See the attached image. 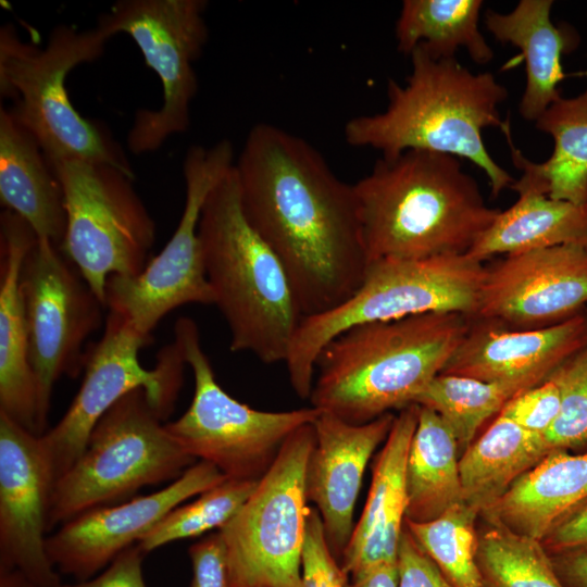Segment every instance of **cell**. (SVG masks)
<instances>
[{
    "mask_svg": "<svg viewBox=\"0 0 587 587\" xmlns=\"http://www.w3.org/2000/svg\"><path fill=\"white\" fill-rule=\"evenodd\" d=\"M510 188L517 192V200L499 212L466 254L484 262L558 246L587 249V202L553 199L521 177Z\"/></svg>",
    "mask_w": 587,
    "mask_h": 587,
    "instance_id": "cell-25",
    "label": "cell"
},
{
    "mask_svg": "<svg viewBox=\"0 0 587 587\" xmlns=\"http://www.w3.org/2000/svg\"><path fill=\"white\" fill-rule=\"evenodd\" d=\"M20 285L41 436L53 386L61 376L76 378L84 371L85 344L100 327L105 305L61 248L45 238L26 253Z\"/></svg>",
    "mask_w": 587,
    "mask_h": 587,
    "instance_id": "cell-15",
    "label": "cell"
},
{
    "mask_svg": "<svg viewBox=\"0 0 587 587\" xmlns=\"http://www.w3.org/2000/svg\"><path fill=\"white\" fill-rule=\"evenodd\" d=\"M258 480L227 478L165 515L137 546L147 554L167 544L222 528L253 492Z\"/></svg>",
    "mask_w": 587,
    "mask_h": 587,
    "instance_id": "cell-34",
    "label": "cell"
},
{
    "mask_svg": "<svg viewBox=\"0 0 587 587\" xmlns=\"http://www.w3.org/2000/svg\"><path fill=\"white\" fill-rule=\"evenodd\" d=\"M204 0H120L99 16L97 27L109 38L128 35L159 77L162 103L139 109L127 134L135 154L158 150L190 126V105L198 90L193 63L201 55L209 30Z\"/></svg>",
    "mask_w": 587,
    "mask_h": 587,
    "instance_id": "cell-12",
    "label": "cell"
},
{
    "mask_svg": "<svg viewBox=\"0 0 587 587\" xmlns=\"http://www.w3.org/2000/svg\"><path fill=\"white\" fill-rule=\"evenodd\" d=\"M234 164V147L227 139L211 147L191 146L183 165L184 209L173 235L138 275L108 278L105 308L141 336L151 338L159 322L180 305L213 304L198 227L209 193Z\"/></svg>",
    "mask_w": 587,
    "mask_h": 587,
    "instance_id": "cell-13",
    "label": "cell"
},
{
    "mask_svg": "<svg viewBox=\"0 0 587 587\" xmlns=\"http://www.w3.org/2000/svg\"><path fill=\"white\" fill-rule=\"evenodd\" d=\"M110 38L97 26L59 25L45 48L22 41L13 26L0 32V92L14 104L13 118L37 141L49 162L80 160L135 174L108 130L83 117L66 89L68 73L101 57Z\"/></svg>",
    "mask_w": 587,
    "mask_h": 587,
    "instance_id": "cell-6",
    "label": "cell"
},
{
    "mask_svg": "<svg viewBox=\"0 0 587 587\" xmlns=\"http://www.w3.org/2000/svg\"><path fill=\"white\" fill-rule=\"evenodd\" d=\"M225 479L213 464L198 461L162 489L86 511L62 524L47 537L48 555L59 572L77 582L89 579L173 509Z\"/></svg>",
    "mask_w": 587,
    "mask_h": 587,
    "instance_id": "cell-17",
    "label": "cell"
},
{
    "mask_svg": "<svg viewBox=\"0 0 587 587\" xmlns=\"http://www.w3.org/2000/svg\"><path fill=\"white\" fill-rule=\"evenodd\" d=\"M198 233L229 349L285 363L303 315L282 263L245 215L234 166L209 193Z\"/></svg>",
    "mask_w": 587,
    "mask_h": 587,
    "instance_id": "cell-5",
    "label": "cell"
},
{
    "mask_svg": "<svg viewBox=\"0 0 587 587\" xmlns=\"http://www.w3.org/2000/svg\"><path fill=\"white\" fill-rule=\"evenodd\" d=\"M49 163L64 197L61 250L105 305L110 276H136L147 265L155 223L133 187L134 178L120 168L80 160Z\"/></svg>",
    "mask_w": 587,
    "mask_h": 587,
    "instance_id": "cell-11",
    "label": "cell"
},
{
    "mask_svg": "<svg viewBox=\"0 0 587 587\" xmlns=\"http://www.w3.org/2000/svg\"><path fill=\"white\" fill-rule=\"evenodd\" d=\"M459 462V447L451 429L435 411L419 405L405 465V520L429 522L465 502Z\"/></svg>",
    "mask_w": 587,
    "mask_h": 587,
    "instance_id": "cell-28",
    "label": "cell"
},
{
    "mask_svg": "<svg viewBox=\"0 0 587 587\" xmlns=\"http://www.w3.org/2000/svg\"><path fill=\"white\" fill-rule=\"evenodd\" d=\"M476 565L483 587H564L540 540L479 515Z\"/></svg>",
    "mask_w": 587,
    "mask_h": 587,
    "instance_id": "cell-31",
    "label": "cell"
},
{
    "mask_svg": "<svg viewBox=\"0 0 587 587\" xmlns=\"http://www.w3.org/2000/svg\"><path fill=\"white\" fill-rule=\"evenodd\" d=\"M347 578L326 541L320 513L311 508L302 551L301 587H347Z\"/></svg>",
    "mask_w": 587,
    "mask_h": 587,
    "instance_id": "cell-36",
    "label": "cell"
},
{
    "mask_svg": "<svg viewBox=\"0 0 587 587\" xmlns=\"http://www.w3.org/2000/svg\"><path fill=\"white\" fill-rule=\"evenodd\" d=\"M485 267L466 253L372 262L350 299L300 323L285 361L294 391L301 399L310 398L319 353L354 325L433 312L473 317Z\"/></svg>",
    "mask_w": 587,
    "mask_h": 587,
    "instance_id": "cell-7",
    "label": "cell"
},
{
    "mask_svg": "<svg viewBox=\"0 0 587 587\" xmlns=\"http://www.w3.org/2000/svg\"><path fill=\"white\" fill-rule=\"evenodd\" d=\"M353 189L370 264L467 253L500 212L461 159L438 152L382 157Z\"/></svg>",
    "mask_w": 587,
    "mask_h": 587,
    "instance_id": "cell-2",
    "label": "cell"
},
{
    "mask_svg": "<svg viewBox=\"0 0 587 587\" xmlns=\"http://www.w3.org/2000/svg\"><path fill=\"white\" fill-rule=\"evenodd\" d=\"M0 587H40L18 569H0Z\"/></svg>",
    "mask_w": 587,
    "mask_h": 587,
    "instance_id": "cell-44",
    "label": "cell"
},
{
    "mask_svg": "<svg viewBox=\"0 0 587 587\" xmlns=\"http://www.w3.org/2000/svg\"><path fill=\"white\" fill-rule=\"evenodd\" d=\"M234 168L245 215L282 263L303 319L350 299L370 266L353 185L268 123L249 130Z\"/></svg>",
    "mask_w": 587,
    "mask_h": 587,
    "instance_id": "cell-1",
    "label": "cell"
},
{
    "mask_svg": "<svg viewBox=\"0 0 587 587\" xmlns=\"http://www.w3.org/2000/svg\"><path fill=\"white\" fill-rule=\"evenodd\" d=\"M478 517L461 502L433 521L405 520L404 526L453 587H483L475 560Z\"/></svg>",
    "mask_w": 587,
    "mask_h": 587,
    "instance_id": "cell-33",
    "label": "cell"
},
{
    "mask_svg": "<svg viewBox=\"0 0 587 587\" xmlns=\"http://www.w3.org/2000/svg\"><path fill=\"white\" fill-rule=\"evenodd\" d=\"M163 421L143 388L113 404L54 484L48 532L86 511L128 500L142 487L171 483L196 463Z\"/></svg>",
    "mask_w": 587,
    "mask_h": 587,
    "instance_id": "cell-8",
    "label": "cell"
},
{
    "mask_svg": "<svg viewBox=\"0 0 587 587\" xmlns=\"http://www.w3.org/2000/svg\"><path fill=\"white\" fill-rule=\"evenodd\" d=\"M540 542L549 555L587 550V500L557 521Z\"/></svg>",
    "mask_w": 587,
    "mask_h": 587,
    "instance_id": "cell-41",
    "label": "cell"
},
{
    "mask_svg": "<svg viewBox=\"0 0 587 587\" xmlns=\"http://www.w3.org/2000/svg\"><path fill=\"white\" fill-rule=\"evenodd\" d=\"M548 451L544 437L498 414L460 455L464 501L479 514L497 502Z\"/></svg>",
    "mask_w": 587,
    "mask_h": 587,
    "instance_id": "cell-29",
    "label": "cell"
},
{
    "mask_svg": "<svg viewBox=\"0 0 587 587\" xmlns=\"http://www.w3.org/2000/svg\"><path fill=\"white\" fill-rule=\"evenodd\" d=\"M53 489L39 436L0 412V569H18L40 587H60L47 552Z\"/></svg>",
    "mask_w": 587,
    "mask_h": 587,
    "instance_id": "cell-18",
    "label": "cell"
},
{
    "mask_svg": "<svg viewBox=\"0 0 587 587\" xmlns=\"http://www.w3.org/2000/svg\"><path fill=\"white\" fill-rule=\"evenodd\" d=\"M145 554L135 545L120 553L100 574L60 587H147L142 575Z\"/></svg>",
    "mask_w": 587,
    "mask_h": 587,
    "instance_id": "cell-40",
    "label": "cell"
},
{
    "mask_svg": "<svg viewBox=\"0 0 587 587\" xmlns=\"http://www.w3.org/2000/svg\"><path fill=\"white\" fill-rule=\"evenodd\" d=\"M587 346V311L539 329H509L471 317L469 330L441 373L512 388L517 395L545 382Z\"/></svg>",
    "mask_w": 587,
    "mask_h": 587,
    "instance_id": "cell-19",
    "label": "cell"
},
{
    "mask_svg": "<svg viewBox=\"0 0 587 587\" xmlns=\"http://www.w3.org/2000/svg\"><path fill=\"white\" fill-rule=\"evenodd\" d=\"M151 342L121 315L109 312L101 338L87 346L80 387L62 419L40 445L54 484L83 453L100 419L128 392L143 388L164 420L173 412L186 362L178 344L163 347L153 369H145L139 351Z\"/></svg>",
    "mask_w": 587,
    "mask_h": 587,
    "instance_id": "cell-14",
    "label": "cell"
},
{
    "mask_svg": "<svg viewBox=\"0 0 587 587\" xmlns=\"http://www.w3.org/2000/svg\"><path fill=\"white\" fill-rule=\"evenodd\" d=\"M586 308L587 249L558 246L503 255L486 265L473 319L509 329H539Z\"/></svg>",
    "mask_w": 587,
    "mask_h": 587,
    "instance_id": "cell-16",
    "label": "cell"
},
{
    "mask_svg": "<svg viewBox=\"0 0 587 587\" xmlns=\"http://www.w3.org/2000/svg\"><path fill=\"white\" fill-rule=\"evenodd\" d=\"M586 311H587V308H586Z\"/></svg>",
    "mask_w": 587,
    "mask_h": 587,
    "instance_id": "cell-45",
    "label": "cell"
},
{
    "mask_svg": "<svg viewBox=\"0 0 587 587\" xmlns=\"http://www.w3.org/2000/svg\"><path fill=\"white\" fill-rule=\"evenodd\" d=\"M174 340L191 369L193 396L186 412L165 424L167 430L189 455L213 464L227 478L259 480L286 439L314 423L321 411L313 407L260 411L229 396L217 383L190 317L176 321Z\"/></svg>",
    "mask_w": 587,
    "mask_h": 587,
    "instance_id": "cell-9",
    "label": "cell"
},
{
    "mask_svg": "<svg viewBox=\"0 0 587 587\" xmlns=\"http://www.w3.org/2000/svg\"><path fill=\"white\" fill-rule=\"evenodd\" d=\"M395 416L387 413L369 423L351 424L321 411L313 423L315 442L307 464V497L320 513L336 558L342 557L354 529L353 512L365 469L388 437Z\"/></svg>",
    "mask_w": 587,
    "mask_h": 587,
    "instance_id": "cell-20",
    "label": "cell"
},
{
    "mask_svg": "<svg viewBox=\"0 0 587 587\" xmlns=\"http://www.w3.org/2000/svg\"><path fill=\"white\" fill-rule=\"evenodd\" d=\"M587 500V452L550 450L479 515L541 540L552 525Z\"/></svg>",
    "mask_w": 587,
    "mask_h": 587,
    "instance_id": "cell-26",
    "label": "cell"
},
{
    "mask_svg": "<svg viewBox=\"0 0 587 587\" xmlns=\"http://www.w3.org/2000/svg\"><path fill=\"white\" fill-rule=\"evenodd\" d=\"M480 0H405L396 23L397 48L409 54L421 45L435 59L455 58L464 48L477 64L494 59L479 30Z\"/></svg>",
    "mask_w": 587,
    "mask_h": 587,
    "instance_id": "cell-30",
    "label": "cell"
},
{
    "mask_svg": "<svg viewBox=\"0 0 587 587\" xmlns=\"http://www.w3.org/2000/svg\"><path fill=\"white\" fill-rule=\"evenodd\" d=\"M410 58L405 84H387L385 110L350 118L345 139L382 157L424 150L465 159L486 174L491 197H498L514 179L489 154L482 135L488 127L511 129L499 111L507 88L490 72L473 73L455 58L435 59L421 45Z\"/></svg>",
    "mask_w": 587,
    "mask_h": 587,
    "instance_id": "cell-3",
    "label": "cell"
},
{
    "mask_svg": "<svg viewBox=\"0 0 587 587\" xmlns=\"http://www.w3.org/2000/svg\"><path fill=\"white\" fill-rule=\"evenodd\" d=\"M313 423L295 430L239 511L218 529L230 587H301L311 507L305 473Z\"/></svg>",
    "mask_w": 587,
    "mask_h": 587,
    "instance_id": "cell-10",
    "label": "cell"
},
{
    "mask_svg": "<svg viewBox=\"0 0 587 587\" xmlns=\"http://www.w3.org/2000/svg\"><path fill=\"white\" fill-rule=\"evenodd\" d=\"M535 126L553 139L550 157L540 163L528 160L514 147L509 130L504 136L514 165L551 198L587 202V87L575 97H561Z\"/></svg>",
    "mask_w": 587,
    "mask_h": 587,
    "instance_id": "cell-27",
    "label": "cell"
},
{
    "mask_svg": "<svg viewBox=\"0 0 587 587\" xmlns=\"http://www.w3.org/2000/svg\"><path fill=\"white\" fill-rule=\"evenodd\" d=\"M417 419V404L400 410L374 461L364 509L341 557L340 565L351 579L375 566L397 563L408 505L405 465Z\"/></svg>",
    "mask_w": 587,
    "mask_h": 587,
    "instance_id": "cell-21",
    "label": "cell"
},
{
    "mask_svg": "<svg viewBox=\"0 0 587 587\" xmlns=\"http://www.w3.org/2000/svg\"><path fill=\"white\" fill-rule=\"evenodd\" d=\"M550 557L564 587H587V550Z\"/></svg>",
    "mask_w": 587,
    "mask_h": 587,
    "instance_id": "cell-42",
    "label": "cell"
},
{
    "mask_svg": "<svg viewBox=\"0 0 587 587\" xmlns=\"http://www.w3.org/2000/svg\"><path fill=\"white\" fill-rule=\"evenodd\" d=\"M398 587H453L404 526L397 555Z\"/></svg>",
    "mask_w": 587,
    "mask_h": 587,
    "instance_id": "cell-38",
    "label": "cell"
},
{
    "mask_svg": "<svg viewBox=\"0 0 587 587\" xmlns=\"http://www.w3.org/2000/svg\"><path fill=\"white\" fill-rule=\"evenodd\" d=\"M552 5L551 0H521L508 13L488 10L485 14L489 33L498 41L521 50L526 85L519 112L534 123L562 97L559 84L565 75L561 58L578 42L572 28L552 22Z\"/></svg>",
    "mask_w": 587,
    "mask_h": 587,
    "instance_id": "cell-23",
    "label": "cell"
},
{
    "mask_svg": "<svg viewBox=\"0 0 587 587\" xmlns=\"http://www.w3.org/2000/svg\"><path fill=\"white\" fill-rule=\"evenodd\" d=\"M560 403L559 386L548 377L541 384L511 398L499 414L525 430L544 436L555 421Z\"/></svg>",
    "mask_w": 587,
    "mask_h": 587,
    "instance_id": "cell-37",
    "label": "cell"
},
{
    "mask_svg": "<svg viewBox=\"0 0 587 587\" xmlns=\"http://www.w3.org/2000/svg\"><path fill=\"white\" fill-rule=\"evenodd\" d=\"M347 587H398L397 563L375 566L352 578Z\"/></svg>",
    "mask_w": 587,
    "mask_h": 587,
    "instance_id": "cell-43",
    "label": "cell"
},
{
    "mask_svg": "<svg viewBox=\"0 0 587 587\" xmlns=\"http://www.w3.org/2000/svg\"><path fill=\"white\" fill-rule=\"evenodd\" d=\"M0 201L35 232L61 248L66 214L61 183L43 151L10 114L0 109Z\"/></svg>",
    "mask_w": 587,
    "mask_h": 587,
    "instance_id": "cell-24",
    "label": "cell"
},
{
    "mask_svg": "<svg viewBox=\"0 0 587 587\" xmlns=\"http://www.w3.org/2000/svg\"><path fill=\"white\" fill-rule=\"evenodd\" d=\"M517 394L510 387L479 379L438 374L414 404L435 411L451 429L460 455L475 440L483 424Z\"/></svg>",
    "mask_w": 587,
    "mask_h": 587,
    "instance_id": "cell-32",
    "label": "cell"
},
{
    "mask_svg": "<svg viewBox=\"0 0 587 587\" xmlns=\"http://www.w3.org/2000/svg\"><path fill=\"white\" fill-rule=\"evenodd\" d=\"M188 554L192 567L189 587H230L225 545L218 530L191 545Z\"/></svg>",
    "mask_w": 587,
    "mask_h": 587,
    "instance_id": "cell-39",
    "label": "cell"
},
{
    "mask_svg": "<svg viewBox=\"0 0 587 587\" xmlns=\"http://www.w3.org/2000/svg\"><path fill=\"white\" fill-rule=\"evenodd\" d=\"M37 236L17 214L0 216V412L40 436L38 397L29 362L28 333L21 295V268Z\"/></svg>",
    "mask_w": 587,
    "mask_h": 587,
    "instance_id": "cell-22",
    "label": "cell"
},
{
    "mask_svg": "<svg viewBox=\"0 0 587 587\" xmlns=\"http://www.w3.org/2000/svg\"><path fill=\"white\" fill-rule=\"evenodd\" d=\"M470 324L462 313L433 312L344 330L317 355L311 407L364 424L414 404Z\"/></svg>",
    "mask_w": 587,
    "mask_h": 587,
    "instance_id": "cell-4",
    "label": "cell"
},
{
    "mask_svg": "<svg viewBox=\"0 0 587 587\" xmlns=\"http://www.w3.org/2000/svg\"><path fill=\"white\" fill-rule=\"evenodd\" d=\"M560 389L559 414L542 436L547 451L587 449V346L550 376Z\"/></svg>",
    "mask_w": 587,
    "mask_h": 587,
    "instance_id": "cell-35",
    "label": "cell"
}]
</instances>
